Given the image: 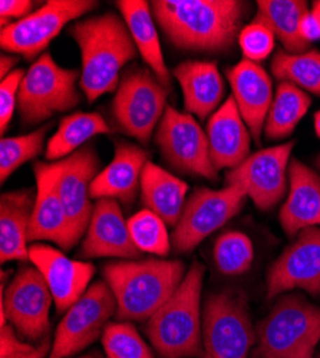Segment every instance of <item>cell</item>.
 Returning <instances> with one entry per match:
<instances>
[{
	"mask_svg": "<svg viewBox=\"0 0 320 358\" xmlns=\"http://www.w3.org/2000/svg\"><path fill=\"white\" fill-rule=\"evenodd\" d=\"M151 9L172 45L197 52L230 50L246 15L236 0H155Z\"/></svg>",
	"mask_w": 320,
	"mask_h": 358,
	"instance_id": "cell-1",
	"label": "cell"
},
{
	"mask_svg": "<svg viewBox=\"0 0 320 358\" xmlns=\"http://www.w3.org/2000/svg\"><path fill=\"white\" fill-rule=\"evenodd\" d=\"M71 35L81 49V87L90 102L118 89L120 73L137 56L124 19L104 13L76 22Z\"/></svg>",
	"mask_w": 320,
	"mask_h": 358,
	"instance_id": "cell-2",
	"label": "cell"
},
{
	"mask_svg": "<svg viewBox=\"0 0 320 358\" xmlns=\"http://www.w3.org/2000/svg\"><path fill=\"white\" fill-rule=\"evenodd\" d=\"M179 259H135L106 264L104 278L123 321H148L177 291L186 277Z\"/></svg>",
	"mask_w": 320,
	"mask_h": 358,
	"instance_id": "cell-3",
	"label": "cell"
},
{
	"mask_svg": "<svg viewBox=\"0 0 320 358\" xmlns=\"http://www.w3.org/2000/svg\"><path fill=\"white\" fill-rule=\"evenodd\" d=\"M206 268L194 262L169 300L147 321L145 334L161 358L202 357L201 291Z\"/></svg>",
	"mask_w": 320,
	"mask_h": 358,
	"instance_id": "cell-4",
	"label": "cell"
},
{
	"mask_svg": "<svg viewBox=\"0 0 320 358\" xmlns=\"http://www.w3.org/2000/svg\"><path fill=\"white\" fill-rule=\"evenodd\" d=\"M253 358H313L320 341V308L300 295H287L260 321Z\"/></svg>",
	"mask_w": 320,
	"mask_h": 358,
	"instance_id": "cell-5",
	"label": "cell"
},
{
	"mask_svg": "<svg viewBox=\"0 0 320 358\" xmlns=\"http://www.w3.org/2000/svg\"><path fill=\"white\" fill-rule=\"evenodd\" d=\"M11 273L2 271L0 325L12 324L18 336L27 343H43L50 330L49 310L52 292L36 266H20L5 288Z\"/></svg>",
	"mask_w": 320,
	"mask_h": 358,
	"instance_id": "cell-6",
	"label": "cell"
},
{
	"mask_svg": "<svg viewBox=\"0 0 320 358\" xmlns=\"http://www.w3.org/2000/svg\"><path fill=\"white\" fill-rule=\"evenodd\" d=\"M79 72L57 65L50 53H42L25 72L19 92V113L26 125L41 124L57 112L79 105Z\"/></svg>",
	"mask_w": 320,
	"mask_h": 358,
	"instance_id": "cell-7",
	"label": "cell"
},
{
	"mask_svg": "<svg viewBox=\"0 0 320 358\" xmlns=\"http://www.w3.org/2000/svg\"><path fill=\"white\" fill-rule=\"evenodd\" d=\"M168 92L169 89L158 80L153 71L130 69L121 79L112 101L116 125L141 143H148L168 108Z\"/></svg>",
	"mask_w": 320,
	"mask_h": 358,
	"instance_id": "cell-8",
	"label": "cell"
},
{
	"mask_svg": "<svg viewBox=\"0 0 320 358\" xmlns=\"http://www.w3.org/2000/svg\"><path fill=\"white\" fill-rule=\"evenodd\" d=\"M246 301L237 294H211L202 311V358H249L256 341Z\"/></svg>",
	"mask_w": 320,
	"mask_h": 358,
	"instance_id": "cell-9",
	"label": "cell"
},
{
	"mask_svg": "<svg viewBox=\"0 0 320 358\" xmlns=\"http://www.w3.org/2000/svg\"><path fill=\"white\" fill-rule=\"evenodd\" d=\"M247 194L236 185L223 189L198 188L187 199L179 224L174 227L172 247L177 252L193 251L202 240L235 218L244 205Z\"/></svg>",
	"mask_w": 320,
	"mask_h": 358,
	"instance_id": "cell-10",
	"label": "cell"
},
{
	"mask_svg": "<svg viewBox=\"0 0 320 358\" xmlns=\"http://www.w3.org/2000/svg\"><path fill=\"white\" fill-rule=\"evenodd\" d=\"M90 0H50L22 20L13 22L0 31V45L9 53L32 61L75 19L97 8Z\"/></svg>",
	"mask_w": 320,
	"mask_h": 358,
	"instance_id": "cell-11",
	"label": "cell"
},
{
	"mask_svg": "<svg viewBox=\"0 0 320 358\" xmlns=\"http://www.w3.org/2000/svg\"><path fill=\"white\" fill-rule=\"evenodd\" d=\"M155 142L162 158L174 169L216 181L207 134L190 113L168 106L155 132Z\"/></svg>",
	"mask_w": 320,
	"mask_h": 358,
	"instance_id": "cell-12",
	"label": "cell"
},
{
	"mask_svg": "<svg viewBox=\"0 0 320 358\" xmlns=\"http://www.w3.org/2000/svg\"><path fill=\"white\" fill-rule=\"evenodd\" d=\"M115 311L116 300L106 281L92 284L57 325L49 358H68L92 344Z\"/></svg>",
	"mask_w": 320,
	"mask_h": 358,
	"instance_id": "cell-13",
	"label": "cell"
},
{
	"mask_svg": "<svg viewBox=\"0 0 320 358\" xmlns=\"http://www.w3.org/2000/svg\"><path fill=\"white\" fill-rule=\"evenodd\" d=\"M295 142L261 149L225 175L227 185L240 187L261 211L273 208L287 191L290 154Z\"/></svg>",
	"mask_w": 320,
	"mask_h": 358,
	"instance_id": "cell-14",
	"label": "cell"
},
{
	"mask_svg": "<svg viewBox=\"0 0 320 358\" xmlns=\"http://www.w3.org/2000/svg\"><path fill=\"white\" fill-rule=\"evenodd\" d=\"M56 188L65 206L74 235L79 241L91 222V185L99 173V158L94 146L85 145L68 158L55 162Z\"/></svg>",
	"mask_w": 320,
	"mask_h": 358,
	"instance_id": "cell-15",
	"label": "cell"
},
{
	"mask_svg": "<svg viewBox=\"0 0 320 358\" xmlns=\"http://www.w3.org/2000/svg\"><path fill=\"white\" fill-rule=\"evenodd\" d=\"M290 289L320 294V227L305 228L267 273V298Z\"/></svg>",
	"mask_w": 320,
	"mask_h": 358,
	"instance_id": "cell-16",
	"label": "cell"
},
{
	"mask_svg": "<svg viewBox=\"0 0 320 358\" xmlns=\"http://www.w3.org/2000/svg\"><path fill=\"white\" fill-rule=\"evenodd\" d=\"M29 261L43 275L60 314L67 313L86 292L95 274L92 264L71 259L46 244L29 245Z\"/></svg>",
	"mask_w": 320,
	"mask_h": 358,
	"instance_id": "cell-17",
	"label": "cell"
},
{
	"mask_svg": "<svg viewBox=\"0 0 320 358\" xmlns=\"http://www.w3.org/2000/svg\"><path fill=\"white\" fill-rule=\"evenodd\" d=\"M34 172L36 179V199L31 228H29V243L50 241L68 251L78 241L65 206L57 194L55 162H36Z\"/></svg>",
	"mask_w": 320,
	"mask_h": 358,
	"instance_id": "cell-18",
	"label": "cell"
},
{
	"mask_svg": "<svg viewBox=\"0 0 320 358\" xmlns=\"http://www.w3.org/2000/svg\"><path fill=\"white\" fill-rule=\"evenodd\" d=\"M141 251L134 244L128 221L124 220L120 202L115 199H98L88 231L81 247L83 258H124L138 259Z\"/></svg>",
	"mask_w": 320,
	"mask_h": 358,
	"instance_id": "cell-19",
	"label": "cell"
},
{
	"mask_svg": "<svg viewBox=\"0 0 320 358\" xmlns=\"http://www.w3.org/2000/svg\"><path fill=\"white\" fill-rule=\"evenodd\" d=\"M227 78L232 91V99L250 135L256 142H260L274 98L270 75L258 64L243 59L227 71Z\"/></svg>",
	"mask_w": 320,
	"mask_h": 358,
	"instance_id": "cell-20",
	"label": "cell"
},
{
	"mask_svg": "<svg viewBox=\"0 0 320 358\" xmlns=\"http://www.w3.org/2000/svg\"><path fill=\"white\" fill-rule=\"evenodd\" d=\"M206 134L210 158L217 172L235 169L250 157L251 135L232 96L210 116Z\"/></svg>",
	"mask_w": 320,
	"mask_h": 358,
	"instance_id": "cell-21",
	"label": "cell"
},
{
	"mask_svg": "<svg viewBox=\"0 0 320 358\" xmlns=\"http://www.w3.org/2000/svg\"><path fill=\"white\" fill-rule=\"evenodd\" d=\"M148 162V154L142 148L116 141L112 161L95 176L91 185V198L131 203L141 188V176Z\"/></svg>",
	"mask_w": 320,
	"mask_h": 358,
	"instance_id": "cell-22",
	"label": "cell"
},
{
	"mask_svg": "<svg viewBox=\"0 0 320 358\" xmlns=\"http://www.w3.org/2000/svg\"><path fill=\"white\" fill-rule=\"evenodd\" d=\"M280 222L288 236L320 227V176L299 159L288 165V195L281 206Z\"/></svg>",
	"mask_w": 320,
	"mask_h": 358,
	"instance_id": "cell-23",
	"label": "cell"
},
{
	"mask_svg": "<svg viewBox=\"0 0 320 358\" xmlns=\"http://www.w3.org/2000/svg\"><path fill=\"white\" fill-rule=\"evenodd\" d=\"M36 191L16 189L0 199V261L25 262L29 259V228H31Z\"/></svg>",
	"mask_w": 320,
	"mask_h": 358,
	"instance_id": "cell-24",
	"label": "cell"
},
{
	"mask_svg": "<svg viewBox=\"0 0 320 358\" xmlns=\"http://www.w3.org/2000/svg\"><path fill=\"white\" fill-rule=\"evenodd\" d=\"M172 76L181 86L188 113L206 119L221 106L224 83L216 64L187 61L174 68Z\"/></svg>",
	"mask_w": 320,
	"mask_h": 358,
	"instance_id": "cell-25",
	"label": "cell"
},
{
	"mask_svg": "<svg viewBox=\"0 0 320 358\" xmlns=\"http://www.w3.org/2000/svg\"><path fill=\"white\" fill-rule=\"evenodd\" d=\"M116 6L128 26V31L141 53L144 62L150 66L158 80L168 89H171V75L161 50V43L157 32L155 19L151 5L144 0H120Z\"/></svg>",
	"mask_w": 320,
	"mask_h": 358,
	"instance_id": "cell-26",
	"label": "cell"
},
{
	"mask_svg": "<svg viewBox=\"0 0 320 358\" xmlns=\"http://www.w3.org/2000/svg\"><path fill=\"white\" fill-rule=\"evenodd\" d=\"M188 185L164 168L148 162L141 176V198L145 210L176 227L183 214Z\"/></svg>",
	"mask_w": 320,
	"mask_h": 358,
	"instance_id": "cell-27",
	"label": "cell"
},
{
	"mask_svg": "<svg viewBox=\"0 0 320 358\" xmlns=\"http://www.w3.org/2000/svg\"><path fill=\"white\" fill-rule=\"evenodd\" d=\"M309 12L303 0H258L256 19L265 22L288 53H303L310 46L300 35V22Z\"/></svg>",
	"mask_w": 320,
	"mask_h": 358,
	"instance_id": "cell-28",
	"label": "cell"
},
{
	"mask_svg": "<svg viewBox=\"0 0 320 358\" xmlns=\"http://www.w3.org/2000/svg\"><path fill=\"white\" fill-rule=\"evenodd\" d=\"M111 132L109 125L102 115L97 112H76L64 117L56 132L48 141L46 159L62 161L79 151L85 142L97 135Z\"/></svg>",
	"mask_w": 320,
	"mask_h": 358,
	"instance_id": "cell-29",
	"label": "cell"
},
{
	"mask_svg": "<svg viewBox=\"0 0 320 358\" xmlns=\"http://www.w3.org/2000/svg\"><path fill=\"white\" fill-rule=\"evenodd\" d=\"M310 105V96L300 87L288 82H280L266 117L263 129L266 138L284 139L292 135Z\"/></svg>",
	"mask_w": 320,
	"mask_h": 358,
	"instance_id": "cell-30",
	"label": "cell"
},
{
	"mask_svg": "<svg viewBox=\"0 0 320 358\" xmlns=\"http://www.w3.org/2000/svg\"><path fill=\"white\" fill-rule=\"evenodd\" d=\"M272 73L280 82H288L302 91L320 96V52L312 49L303 53L276 52Z\"/></svg>",
	"mask_w": 320,
	"mask_h": 358,
	"instance_id": "cell-31",
	"label": "cell"
},
{
	"mask_svg": "<svg viewBox=\"0 0 320 358\" xmlns=\"http://www.w3.org/2000/svg\"><path fill=\"white\" fill-rule=\"evenodd\" d=\"M50 125L31 134L4 138L0 141V179L2 184L23 164L36 158L43 149Z\"/></svg>",
	"mask_w": 320,
	"mask_h": 358,
	"instance_id": "cell-32",
	"label": "cell"
},
{
	"mask_svg": "<svg viewBox=\"0 0 320 358\" xmlns=\"http://www.w3.org/2000/svg\"><path fill=\"white\" fill-rule=\"evenodd\" d=\"M128 229L137 248L158 257H167L171 244L167 224L154 213L142 210L128 221Z\"/></svg>",
	"mask_w": 320,
	"mask_h": 358,
	"instance_id": "cell-33",
	"label": "cell"
},
{
	"mask_svg": "<svg viewBox=\"0 0 320 358\" xmlns=\"http://www.w3.org/2000/svg\"><path fill=\"white\" fill-rule=\"evenodd\" d=\"M254 257L250 238L242 232L230 231L218 236L214 245V261L227 275H239L251 266Z\"/></svg>",
	"mask_w": 320,
	"mask_h": 358,
	"instance_id": "cell-34",
	"label": "cell"
},
{
	"mask_svg": "<svg viewBox=\"0 0 320 358\" xmlns=\"http://www.w3.org/2000/svg\"><path fill=\"white\" fill-rule=\"evenodd\" d=\"M108 358H154L151 350L130 322L108 324L102 333Z\"/></svg>",
	"mask_w": 320,
	"mask_h": 358,
	"instance_id": "cell-35",
	"label": "cell"
},
{
	"mask_svg": "<svg viewBox=\"0 0 320 358\" xmlns=\"http://www.w3.org/2000/svg\"><path fill=\"white\" fill-rule=\"evenodd\" d=\"M239 45L243 50L244 59L258 64L273 53L276 36L265 22L254 17L250 24L242 29L239 35Z\"/></svg>",
	"mask_w": 320,
	"mask_h": 358,
	"instance_id": "cell-36",
	"label": "cell"
},
{
	"mask_svg": "<svg viewBox=\"0 0 320 358\" xmlns=\"http://www.w3.org/2000/svg\"><path fill=\"white\" fill-rule=\"evenodd\" d=\"M23 76L25 72L22 69H16L0 82V134L2 135L8 131L16 105L19 102Z\"/></svg>",
	"mask_w": 320,
	"mask_h": 358,
	"instance_id": "cell-37",
	"label": "cell"
},
{
	"mask_svg": "<svg viewBox=\"0 0 320 358\" xmlns=\"http://www.w3.org/2000/svg\"><path fill=\"white\" fill-rule=\"evenodd\" d=\"M34 2L29 0H4L0 2V19L2 27L13 23L12 20H22L32 13Z\"/></svg>",
	"mask_w": 320,
	"mask_h": 358,
	"instance_id": "cell-38",
	"label": "cell"
},
{
	"mask_svg": "<svg viewBox=\"0 0 320 358\" xmlns=\"http://www.w3.org/2000/svg\"><path fill=\"white\" fill-rule=\"evenodd\" d=\"M300 35L309 45L312 42L320 41V20L312 10L306 12L305 16L302 17Z\"/></svg>",
	"mask_w": 320,
	"mask_h": 358,
	"instance_id": "cell-39",
	"label": "cell"
},
{
	"mask_svg": "<svg viewBox=\"0 0 320 358\" xmlns=\"http://www.w3.org/2000/svg\"><path fill=\"white\" fill-rule=\"evenodd\" d=\"M49 350H52V347H50V343H49V338H48L36 347L34 344H31L27 348L22 350V351H18V352L6 357V358H45V355L48 354Z\"/></svg>",
	"mask_w": 320,
	"mask_h": 358,
	"instance_id": "cell-40",
	"label": "cell"
},
{
	"mask_svg": "<svg viewBox=\"0 0 320 358\" xmlns=\"http://www.w3.org/2000/svg\"><path fill=\"white\" fill-rule=\"evenodd\" d=\"M18 64V57L12 55H2L0 57V79H5L9 73H12L15 65Z\"/></svg>",
	"mask_w": 320,
	"mask_h": 358,
	"instance_id": "cell-41",
	"label": "cell"
},
{
	"mask_svg": "<svg viewBox=\"0 0 320 358\" xmlns=\"http://www.w3.org/2000/svg\"><path fill=\"white\" fill-rule=\"evenodd\" d=\"M314 129H316L317 136L320 138V110L316 112V115H314Z\"/></svg>",
	"mask_w": 320,
	"mask_h": 358,
	"instance_id": "cell-42",
	"label": "cell"
},
{
	"mask_svg": "<svg viewBox=\"0 0 320 358\" xmlns=\"http://www.w3.org/2000/svg\"><path fill=\"white\" fill-rule=\"evenodd\" d=\"M312 12H313V13L317 16V19L320 20V0H316V2L313 3Z\"/></svg>",
	"mask_w": 320,
	"mask_h": 358,
	"instance_id": "cell-43",
	"label": "cell"
},
{
	"mask_svg": "<svg viewBox=\"0 0 320 358\" xmlns=\"http://www.w3.org/2000/svg\"><path fill=\"white\" fill-rule=\"evenodd\" d=\"M79 358H99L98 355H83V357H79Z\"/></svg>",
	"mask_w": 320,
	"mask_h": 358,
	"instance_id": "cell-44",
	"label": "cell"
},
{
	"mask_svg": "<svg viewBox=\"0 0 320 358\" xmlns=\"http://www.w3.org/2000/svg\"><path fill=\"white\" fill-rule=\"evenodd\" d=\"M316 165H317V168L320 169V155L317 157V159H316Z\"/></svg>",
	"mask_w": 320,
	"mask_h": 358,
	"instance_id": "cell-45",
	"label": "cell"
},
{
	"mask_svg": "<svg viewBox=\"0 0 320 358\" xmlns=\"http://www.w3.org/2000/svg\"><path fill=\"white\" fill-rule=\"evenodd\" d=\"M317 358H320V355H319V357H317Z\"/></svg>",
	"mask_w": 320,
	"mask_h": 358,
	"instance_id": "cell-46",
	"label": "cell"
}]
</instances>
